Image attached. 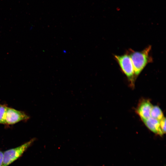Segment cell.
Wrapping results in <instances>:
<instances>
[{
    "label": "cell",
    "instance_id": "obj_8",
    "mask_svg": "<svg viewBox=\"0 0 166 166\" xmlns=\"http://www.w3.org/2000/svg\"><path fill=\"white\" fill-rule=\"evenodd\" d=\"M7 107L6 104H0V124H5V116Z\"/></svg>",
    "mask_w": 166,
    "mask_h": 166
},
{
    "label": "cell",
    "instance_id": "obj_4",
    "mask_svg": "<svg viewBox=\"0 0 166 166\" xmlns=\"http://www.w3.org/2000/svg\"><path fill=\"white\" fill-rule=\"evenodd\" d=\"M30 117L24 112L7 107L5 116V125H11L21 121H26Z\"/></svg>",
    "mask_w": 166,
    "mask_h": 166
},
{
    "label": "cell",
    "instance_id": "obj_2",
    "mask_svg": "<svg viewBox=\"0 0 166 166\" xmlns=\"http://www.w3.org/2000/svg\"><path fill=\"white\" fill-rule=\"evenodd\" d=\"M114 57L122 72L126 76L132 85H133L136 78L132 61L128 53L126 52L122 55H115Z\"/></svg>",
    "mask_w": 166,
    "mask_h": 166
},
{
    "label": "cell",
    "instance_id": "obj_9",
    "mask_svg": "<svg viewBox=\"0 0 166 166\" xmlns=\"http://www.w3.org/2000/svg\"><path fill=\"white\" fill-rule=\"evenodd\" d=\"M160 126L163 134L166 132V119L164 117L160 121Z\"/></svg>",
    "mask_w": 166,
    "mask_h": 166
},
{
    "label": "cell",
    "instance_id": "obj_3",
    "mask_svg": "<svg viewBox=\"0 0 166 166\" xmlns=\"http://www.w3.org/2000/svg\"><path fill=\"white\" fill-rule=\"evenodd\" d=\"M35 140V138H32L20 146L3 152V160L2 166H8L18 159Z\"/></svg>",
    "mask_w": 166,
    "mask_h": 166
},
{
    "label": "cell",
    "instance_id": "obj_5",
    "mask_svg": "<svg viewBox=\"0 0 166 166\" xmlns=\"http://www.w3.org/2000/svg\"><path fill=\"white\" fill-rule=\"evenodd\" d=\"M152 106L150 101L148 99H142L139 102L136 112L143 121L151 117V111Z\"/></svg>",
    "mask_w": 166,
    "mask_h": 166
},
{
    "label": "cell",
    "instance_id": "obj_6",
    "mask_svg": "<svg viewBox=\"0 0 166 166\" xmlns=\"http://www.w3.org/2000/svg\"><path fill=\"white\" fill-rule=\"evenodd\" d=\"M147 128L153 133L160 136L163 133L160 126V121L150 117L143 121Z\"/></svg>",
    "mask_w": 166,
    "mask_h": 166
},
{
    "label": "cell",
    "instance_id": "obj_7",
    "mask_svg": "<svg viewBox=\"0 0 166 166\" xmlns=\"http://www.w3.org/2000/svg\"><path fill=\"white\" fill-rule=\"evenodd\" d=\"M151 117L160 121L164 117L161 109L157 106H153L150 113Z\"/></svg>",
    "mask_w": 166,
    "mask_h": 166
},
{
    "label": "cell",
    "instance_id": "obj_1",
    "mask_svg": "<svg viewBox=\"0 0 166 166\" xmlns=\"http://www.w3.org/2000/svg\"><path fill=\"white\" fill-rule=\"evenodd\" d=\"M151 49V46L149 45L140 51H135L131 49L127 51L132 61L136 78L148 63L152 62V58L150 55Z\"/></svg>",
    "mask_w": 166,
    "mask_h": 166
},
{
    "label": "cell",
    "instance_id": "obj_10",
    "mask_svg": "<svg viewBox=\"0 0 166 166\" xmlns=\"http://www.w3.org/2000/svg\"><path fill=\"white\" fill-rule=\"evenodd\" d=\"M3 160V152L0 150V166H2Z\"/></svg>",
    "mask_w": 166,
    "mask_h": 166
}]
</instances>
